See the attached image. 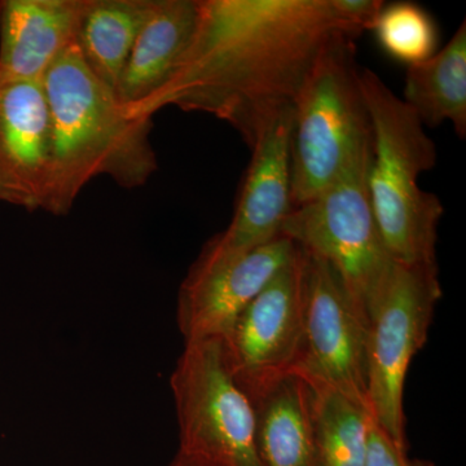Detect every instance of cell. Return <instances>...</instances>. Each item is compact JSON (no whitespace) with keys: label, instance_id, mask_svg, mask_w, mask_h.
I'll use <instances>...</instances> for the list:
<instances>
[{"label":"cell","instance_id":"obj_1","mask_svg":"<svg viewBox=\"0 0 466 466\" xmlns=\"http://www.w3.org/2000/svg\"><path fill=\"white\" fill-rule=\"evenodd\" d=\"M360 35L330 0H198L188 48L156 104L222 119L248 146L294 106L318 57L339 34Z\"/></svg>","mask_w":466,"mask_h":466},{"label":"cell","instance_id":"obj_2","mask_svg":"<svg viewBox=\"0 0 466 466\" xmlns=\"http://www.w3.org/2000/svg\"><path fill=\"white\" fill-rule=\"evenodd\" d=\"M51 113L50 182L43 210L66 216L86 184L112 177L125 188L148 182L158 168L152 118L131 116L116 92L86 66L75 45L43 78Z\"/></svg>","mask_w":466,"mask_h":466},{"label":"cell","instance_id":"obj_3","mask_svg":"<svg viewBox=\"0 0 466 466\" xmlns=\"http://www.w3.org/2000/svg\"><path fill=\"white\" fill-rule=\"evenodd\" d=\"M372 127L368 191L383 245L392 262L437 265L435 245L444 208L419 177L437 164V149L412 109L375 72L359 70Z\"/></svg>","mask_w":466,"mask_h":466},{"label":"cell","instance_id":"obj_4","mask_svg":"<svg viewBox=\"0 0 466 466\" xmlns=\"http://www.w3.org/2000/svg\"><path fill=\"white\" fill-rule=\"evenodd\" d=\"M358 36H334L318 57L294 101L291 204H305L337 179L361 149L372 127L355 54Z\"/></svg>","mask_w":466,"mask_h":466},{"label":"cell","instance_id":"obj_5","mask_svg":"<svg viewBox=\"0 0 466 466\" xmlns=\"http://www.w3.org/2000/svg\"><path fill=\"white\" fill-rule=\"evenodd\" d=\"M372 144L361 149L329 187L291 208L280 235L341 279L367 324V309L392 260L377 227L368 175Z\"/></svg>","mask_w":466,"mask_h":466},{"label":"cell","instance_id":"obj_6","mask_svg":"<svg viewBox=\"0 0 466 466\" xmlns=\"http://www.w3.org/2000/svg\"><path fill=\"white\" fill-rule=\"evenodd\" d=\"M441 299L438 265L392 262L367 309L368 408L376 424L403 450L404 383L410 361L428 339Z\"/></svg>","mask_w":466,"mask_h":466},{"label":"cell","instance_id":"obj_7","mask_svg":"<svg viewBox=\"0 0 466 466\" xmlns=\"http://www.w3.org/2000/svg\"><path fill=\"white\" fill-rule=\"evenodd\" d=\"M170 386L180 452L219 466H262L256 408L229 370L222 339L187 342Z\"/></svg>","mask_w":466,"mask_h":466},{"label":"cell","instance_id":"obj_8","mask_svg":"<svg viewBox=\"0 0 466 466\" xmlns=\"http://www.w3.org/2000/svg\"><path fill=\"white\" fill-rule=\"evenodd\" d=\"M308 269L309 254L297 247L222 339L229 370L251 400L299 364Z\"/></svg>","mask_w":466,"mask_h":466},{"label":"cell","instance_id":"obj_9","mask_svg":"<svg viewBox=\"0 0 466 466\" xmlns=\"http://www.w3.org/2000/svg\"><path fill=\"white\" fill-rule=\"evenodd\" d=\"M294 373L370 410L366 319L332 267L309 254L302 350Z\"/></svg>","mask_w":466,"mask_h":466},{"label":"cell","instance_id":"obj_10","mask_svg":"<svg viewBox=\"0 0 466 466\" xmlns=\"http://www.w3.org/2000/svg\"><path fill=\"white\" fill-rule=\"evenodd\" d=\"M296 244L280 235L241 253L205 245L177 294L184 342L225 339L242 309L293 257Z\"/></svg>","mask_w":466,"mask_h":466},{"label":"cell","instance_id":"obj_11","mask_svg":"<svg viewBox=\"0 0 466 466\" xmlns=\"http://www.w3.org/2000/svg\"><path fill=\"white\" fill-rule=\"evenodd\" d=\"M294 108L285 106L262 128L250 146L251 161L235 214L225 231L208 244L227 253L258 248L280 236L291 204V133Z\"/></svg>","mask_w":466,"mask_h":466},{"label":"cell","instance_id":"obj_12","mask_svg":"<svg viewBox=\"0 0 466 466\" xmlns=\"http://www.w3.org/2000/svg\"><path fill=\"white\" fill-rule=\"evenodd\" d=\"M52 126L43 82L0 78V201L35 211L50 182Z\"/></svg>","mask_w":466,"mask_h":466},{"label":"cell","instance_id":"obj_13","mask_svg":"<svg viewBox=\"0 0 466 466\" xmlns=\"http://www.w3.org/2000/svg\"><path fill=\"white\" fill-rule=\"evenodd\" d=\"M198 18V0H155L116 96L126 112L152 118L156 104L188 48Z\"/></svg>","mask_w":466,"mask_h":466},{"label":"cell","instance_id":"obj_14","mask_svg":"<svg viewBox=\"0 0 466 466\" xmlns=\"http://www.w3.org/2000/svg\"><path fill=\"white\" fill-rule=\"evenodd\" d=\"M84 0L0 2V78L43 82L75 45Z\"/></svg>","mask_w":466,"mask_h":466},{"label":"cell","instance_id":"obj_15","mask_svg":"<svg viewBox=\"0 0 466 466\" xmlns=\"http://www.w3.org/2000/svg\"><path fill=\"white\" fill-rule=\"evenodd\" d=\"M262 466H318L309 383L290 373L253 400Z\"/></svg>","mask_w":466,"mask_h":466},{"label":"cell","instance_id":"obj_16","mask_svg":"<svg viewBox=\"0 0 466 466\" xmlns=\"http://www.w3.org/2000/svg\"><path fill=\"white\" fill-rule=\"evenodd\" d=\"M155 0H84L76 46L106 87L116 92Z\"/></svg>","mask_w":466,"mask_h":466},{"label":"cell","instance_id":"obj_17","mask_svg":"<svg viewBox=\"0 0 466 466\" xmlns=\"http://www.w3.org/2000/svg\"><path fill=\"white\" fill-rule=\"evenodd\" d=\"M429 127L451 122L460 139L466 137V24L433 56L408 66L404 99Z\"/></svg>","mask_w":466,"mask_h":466},{"label":"cell","instance_id":"obj_18","mask_svg":"<svg viewBox=\"0 0 466 466\" xmlns=\"http://www.w3.org/2000/svg\"><path fill=\"white\" fill-rule=\"evenodd\" d=\"M305 381L311 394L318 466H367L370 410L323 383Z\"/></svg>","mask_w":466,"mask_h":466},{"label":"cell","instance_id":"obj_19","mask_svg":"<svg viewBox=\"0 0 466 466\" xmlns=\"http://www.w3.org/2000/svg\"><path fill=\"white\" fill-rule=\"evenodd\" d=\"M373 30L383 50L408 66L421 63L437 51V25L424 8L413 3L383 5Z\"/></svg>","mask_w":466,"mask_h":466},{"label":"cell","instance_id":"obj_20","mask_svg":"<svg viewBox=\"0 0 466 466\" xmlns=\"http://www.w3.org/2000/svg\"><path fill=\"white\" fill-rule=\"evenodd\" d=\"M367 466H434L422 460L410 459L407 450L400 449L372 419L368 438Z\"/></svg>","mask_w":466,"mask_h":466},{"label":"cell","instance_id":"obj_21","mask_svg":"<svg viewBox=\"0 0 466 466\" xmlns=\"http://www.w3.org/2000/svg\"><path fill=\"white\" fill-rule=\"evenodd\" d=\"M332 7L359 33L373 30L385 3L377 0H330Z\"/></svg>","mask_w":466,"mask_h":466},{"label":"cell","instance_id":"obj_22","mask_svg":"<svg viewBox=\"0 0 466 466\" xmlns=\"http://www.w3.org/2000/svg\"><path fill=\"white\" fill-rule=\"evenodd\" d=\"M171 466H219L214 464V462L208 461L201 458H196V456L187 455V453L177 452L175 456L173 464Z\"/></svg>","mask_w":466,"mask_h":466}]
</instances>
